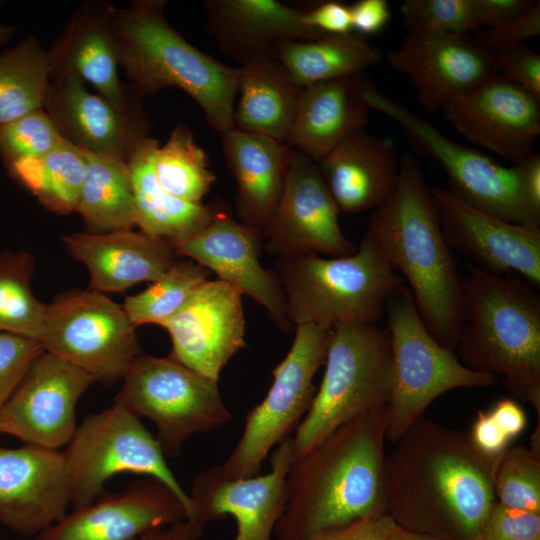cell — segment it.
Returning a JSON list of instances; mask_svg holds the SVG:
<instances>
[{
  "instance_id": "1",
  "label": "cell",
  "mask_w": 540,
  "mask_h": 540,
  "mask_svg": "<svg viewBox=\"0 0 540 540\" xmlns=\"http://www.w3.org/2000/svg\"><path fill=\"white\" fill-rule=\"evenodd\" d=\"M500 458L481 453L469 433L423 417L385 455V514L442 540H479Z\"/></svg>"
},
{
  "instance_id": "2",
  "label": "cell",
  "mask_w": 540,
  "mask_h": 540,
  "mask_svg": "<svg viewBox=\"0 0 540 540\" xmlns=\"http://www.w3.org/2000/svg\"><path fill=\"white\" fill-rule=\"evenodd\" d=\"M387 422V406L365 413L291 460L274 540H312L355 520L386 515Z\"/></svg>"
},
{
  "instance_id": "3",
  "label": "cell",
  "mask_w": 540,
  "mask_h": 540,
  "mask_svg": "<svg viewBox=\"0 0 540 540\" xmlns=\"http://www.w3.org/2000/svg\"><path fill=\"white\" fill-rule=\"evenodd\" d=\"M366 231L393 269L406 278L431 334L454 351L464 310L460 273L443 236L430 187L411 155L401 157L397 185L388 200L373 210Z\"/></svg>"
},
{
  "instance_id": "4",
  "label": "cell",
  "mask_w": 540,
  "mask_h": 540,
  "mask_svg": "<svg viewBox=\"0 0 540 540\" xmlns=\"http://www.w3.org/2000/svg\"><path fill=\"white\" fill-rule=\"evenodd\" d=\"M463 321L454 350L468 368L502 381L540 414V295L515 274L467 264L460 273Z\"/></svg>"
},
{
  "instance_id": "5",
  "label": "cell",
  "mask_w": 540,
  "mask_h": 540,
  "mask_svg": "<svg viewBox=\"0 0 540 540\" xmlns=\"http://www.w3.org/2000/svg\"><path fill=\"white\" fill-rule=\"evenodd\" d=\"M165 2L140 0L112 8L120 67L136 96L177 87L202 109L220 134L234 128L238 68L223 64L189 43L168 22Z\"/></svg>"
},
{
  "instance_id": "6",
  "label": "cell",
  "mask_w": 540,
  "mask_h": 540,
  "mask_svg": "<svg viewBox=\"0 0 540 540\" xmlns=\"http://www.w3.org/2000/svg\"><path fill=\"white\" fill-rule=\"evenodd\" d=\"M275 266L287 316L295 327L376 324L391 294L404 284L367 231L353 254L305 252L278 257Z\"/></svg>"
},
{
  "instance_id": "7",
  "label": "cell",
  "mask_w": 540,
  "mask_h": 540,
  "mask_svg": "<svg viewBox=\"0 0 540 540\" xmlns=\"http://www.w3.org/2000/svg\"><path fill=\"white\" fill-rule=\"evenodd\" d=\"M323 378L292 437V459L365 413L388 406L394 363L387 328L348 323L332 328Z\"/></svg>"
},
{
  "instance_id": "8",
  "label": "cell",
  "mask_w": 540,
  "mask_h": 540,
  "mask_svg": "<svg viewBox=\"0 0 540 540\" xmlns=\"http://www.w3.org/2000/svg\"><path fill=\"white\" fill-rule=\"evenodd\" d=\"M385 313L394 363L393 392L386 439L395 442L424 417L429 405L458 388L489 387L499 380L465 366L453 350L440 344L423 322L405 284L389 297Z\"/></svg>"
},
{
  "instance_id": "9",
  "label": "cell",
  "mask_w": 540,
  "mask_h": 540,
  "mask_svg": "<svg viewBox=\"0 0 540 540\" xmlns=\"http://www.w3.org/2000/svg\"><path fill=\"white\" fill-rule=\"evenodd\" d=\"M63 454L74 509L98 499L105 492L106 481L114 475L132 473L165 483L184 504L187 519L200 523L190 495L168 467L156 437L125 407L113 403L87 415Z\"/></svg>"
},
{
  "instance_id": "10",
  "label": "cell",
  "mask_w": 540,
  "mask_h": 540,
  "mask_svg": "<svg viewBox=\"0 0 540 540\" xmlns=\"http://www.w3.org/2000/svg\"><path fill=\"white\" fill-rule=\"evenodd\" d=\"M123 380L113 403L155 424V437L166 458L178 457L190 436L232 420L218 381L171 357L139 355Z\"/></svg>"
},
{
  "instance_id": "11",
  "label": "cell",
  "mask_w": 540,
  "mask_h": 540,
  "mask_svg": "<svg viewBox=\"0 0 540 540\" xmlns=\"http://www.w3.org/2000/svg\"><path fill=\"white\" fill-rule=\"evenodd\" d=\"M363 97L368 107L393 119L414 149L434 158L449 178V191L470 206L505 221L540 228L522 191L513 165L503 166L487 155L458 143L433 124L379 91L372 81Z\"/></svg>"
},
{
  "instance_id": "12",
  "label": "cell",
  "mask_w": 540,
  "mask_h": 540,
  "mask_svg": "<svg viewBox=\"0 0 540 540\" xmlns=\"http://www.w3.org/2000/svg\"><path fill=\"white\" fill-rule=\"evenodd\" d=\"M331 330L309 324L296 326L289 352L272 371L270 389L247 413L238 443L220 464L226 475L234 478L260 475L270 451L296 430L317 392L313 378L325 363Z\"/></svg>"
},
{
  "instance_id": "13",
  "label": "cell",
  "mask_w": 540,
  "mask_h": 540,
  "mask_svg": "<svg viewBox=\"0 0 540 540\" xmlns=\"http://www.w3.org/2000/svg\"><path fill=\"white\" fill-rule=\"evenodd\" d=\"M40 343L106 386L123 379L140 355L123 306L91 289L63 294L47 305Z\"/></svg>"
},
{
  "instance_id": "14",
  "label": "cell",
  "mask_w": 540,
  "mask_h": 540,
  "mask_svg": "<svg viewBox=\"0 0 540 540\" xmlns=\"http://www.w3.org/2000/svg\"><path fill=\"white\" fill-rule=\"evenodd\" d=\"M92 383L84 370L44 350L0 411V433L59 450L76 431V405Z\"/></svg>"
},
{
  "instance_id": "15",
  "label": "cell",
  "mask_w": 540,
  "mask_h": 540,
  "mask_svg": "<svg viewBox=\"0 0 540 540\" xmlns=\"http://www.w3.org/2000/svg\"><path fill=\"white\" fill-rule=\"evenodd\" d=\"M339 214L316 163L291 149L280 200L262 232L265 247L277 258L305 252L327 257L353 254L357 245L342 232Z\"/></svg>"
},
{
  "instance_id": "16",
  "label": "cell",
  "mask_w": 540,
  "mask_h": 540,
  "mask_svg": "<svg viewBox=\"0 0 540 540\" xmlns=\"http://www.w3.org/2000/svg\"><path fill=\"white\" fill-rule=\"evenodd\" d=\"M386 59L410 81L428 113L442 110L499 72L496 53L477 45L471 35L408 30L401 47L389 51Z\"/></svg>"
},
{
  "instance_id": "17",
  "label": "cell",
  "mask_w": 540,
  "mask_h": 540,
  "mask_svg": "<svg viewBox=\"0 0 540 540\" xmlns=\"http://www.w3.org/2000/svg\"><path fill=\"white\" fill-rule=\"evenodd\" d=\"M448 247L494 275L515 274L540 286V228L480 211L448 189L430 187Z\"/></svg>"
},
{
  "instance_id": "18",
  "label": "cell",
  "mask_w": 540,
  "mask_h": 540,
  "mask_svg": "<svg viewBox=\"0 0 540 540\" xmlns=\"http://www.w3.org/2000/svg\"><path fill=\"white\" fill-rule=\"evenodd\" d=\"M262 244V233L237 222L222 203H216L208 225L173 243L177 257L199 263L215 273L218 280L250 296L279 328L288 331L292 324L281 283L275 273L260 263Z\"/></svg>"
},
{
  "instance_id": "19",
  "label": "cell",
  "mask_w": 540,
  "mask_h": 540,
  "mask_svg": "<svg viewBox=\"0 0 540 540\" xmlns=\"http://www.w3.org/2000/svg\"><path fill=\"white\" fill-rule=\"evenodd\" d=\"M292 437L278 444L270 456V470L248 478L226 475L220 465L202 471L189 494L197 520L206 524L233 517V540H273L286 501V477L292 460Z\"/></svg>"
},
{
  "instance_id": "20",
  "label": "cell",
  "mask_w": 540,
  "mask_h": 540,
  "mask_svg": "<svg viewBox=\"0 0 540 540\" xmlns=\"http://www.w3.org/2000/svg\"><path fill=\"white\" fill-rule=\"evenodd\" d=\"M441 111L463 137L513 165L535 152L540 101L500 75L451 99Z\"/></svg>"
},
{
  "instance_id": "21",
  "label": "cell",
  "mask_w": 540,
  "mask_h": 540,
  "mask_svg": "<svg viewBox=\"0 0 540 540\" xmlns=\"http://www.w3.org/2000/svg\"><path fill=\"white\" fill-rule=\"evenodd\" d=\"M187 518L184 504L165 483L145 477L118 493L104 492L33 540H139L151 530Z\"/></svg>"
},
{
  "instance_id": "22",
  "label": "cell",
  "mask_w": 540,
  "mask_h": 540,
  "mask_svg": "<svg viewBox=\"0 0 540 540\" xmlns=\"http://www.w3.org/2000/svg\"><path fill=\"white\" fill-rule=\"evenodd\" d=\"M71 504L63 451L0 448V524L35 536L62 520Z\"/></svg>"
},
{
  "instance_id": "23",
  "label": "cell",
  "mask_w": 540,
  "mask_h": 540,
  "mask_svg": "<svg viewBox=\"0 0 540 540\" xmlns=\"http://www.w3.org/2000/svg\"><path fill=\"white\" fill-rule=\"evenodd\" d=\"M242 294L218 279L206 281L162 327L171 358L218 381L228 361L245 346Z\"/></svg>"
},
{
  "instance_id": "24",
  "label": "cell",
  "mask_w": 540,
  "mask_h": 540,
  "mask_svg": "<svg viewBox=\"0 0 540 540\" xmlns=\"http://www.w3.org/2000/svg\"><path fill=\"white\" fill-rule=\"evenodd\" d=\"M43 109L74 146L125 162L149 137L150 124L140 104L120 110L75 75L50 81Z\"/></svg>"
},
{
  "instance_id": "25",
  "label": "cell",
  "mask_w": 540,
  "mask_h": 540,
  "mask_svg": "<svg viewBox=\"0 0 540 540\" xmlns=\"http://www.w3.org/2000/svg\"><path fill=\"white\" fill-rule=\"evenodd\" d=\"M204 10L209 35L240 66L277 57L286 42L327 35L304 22V9L277 0H207Z\"/></svg>"
},
{
  "instance_id": "26",
  "label": "cell",
  "mask_w": 540,
  "mask_h": 540,
  "mask_svg": "<svg viewBox=\"0 0 540 540\" xmlns=\"http://www.w3.org/2000/svg\"><path fill=\"white\" fill-rule=\"evenodd\" d=\"M113 5L81 4L63 32L48 50L50 81L75 75L91 84L103 98L120 110L139 104L119 78L118 48L112 27Z\"/></svg>"
},
{
  "instance_id": "27",
  "label": "cell",
  "mask_w": 540,
  "mask_h": 540,
  "mask_svg": "<svg viewBox=\"0 0 540 540\" xmlns=\"http://www.w3.org/2000/svg\"><path fill=\"white\" fill-rule=\"evenodd\" d=\"M70 255L89 272V288L123 292L139 282L156 281L176 260L171 241L142 231L79 232L62 236Z\"/></svg>"
},
{
  "instance_id": "28",
  "label": "cell",
  "mask_w": 540,
  "mask_h": 540,
  "mask_svg": "<svg viewBox=\"0 0 540 540\" xmlns=\"http://www.w3.org/2000/svg\"><path fill=\"white\" fill-rule=\"evenodd\" d=\"M340 213L374 210L393 193L399 176L394 142L359 130L315 162Z\"/></svg>"
},
{
  "instance_id": "29",
  "label": "cell",
  "mask_w": 540,
  "mask_h": 540,
  "mask_svg": "<svg viewBox=\"0 0 540 540\" xmlns=\"http://www.w3.org/2000/svg\"><path fill=\"white\" fill-rule=\"evenodd\" d=\"M370 82L364 72L303 87L284 143L319 161L344 138L363 129L370 110L363 91Z\"/></svg>"
},
{
  "instance_id": "30",
  "label": "cell",
  "mask_w": 540,
  "mask_h": 540,
  "mask_svg": "<svg viewBox=\"0 0 540 540\" xmlns=\"http://www.w3.org/2000/svg\"><path fill=\"white\" fill-rule=\"evenodd\" d=\"M221 147L237 186V216L241 223L262 233L280 200L291 148L282 141L236 128L221 134Z\"/></svg>"
},
{
  "instance_id": "31",
  "label": "cell",
  "mask_w": 540,
  "mask_h": 540,
  "mask_svg": "<svg viewBox=\"0 0 540 540\" xmlns=\"http://www.w3.org/2000/svg\"><path fill=\"white\" fill-rule=\"evenodd\" d=\"M302 89L278 57H264L240 66L234 128L284 142Z\"/></svg>"
},
{
  "instance_id": "32",
  "label": "cell",
  "mask_w": 540,
  "mask_h": 540,
  "mask_svg": "<svg viewBox=\"0 0 540 540\" xmlns=\"http://www.w3.org/2000/svg\"><path fill=\"white\" fill-rule=\"evenodd\" d=\"M158 146V140L149 136L127 161L132 182L135 223L140 231L175 243L208 225L215 214L216 203H190L164 191L153 171V158Z\"/></svg>"
},
{
  "instance_id": "33",
  "label": "cell",
  "mask_w": 540,
  "mask_h": 540,
  "mask_svg": "<svg viewBox=\"0 0 540 540\" xmlns=\"http://www.w3.org/2000/svg\"><path fill=\"white\" fill-rule=\"evenodd\" d=\"M380 49L354 32L282 44L278 59L302 87L364 73L381 59Z\"/></svg>"
},
{
  "instance_id": "34",
  "label": "cell",
  "mask_w": 540,
  "mask_h": 540,
  "mask_svg": "<svg viewBox=\"0 0 540 540\" xmlns=\"http://www.w3.org/2000/svg\"><path fill=\"white\" fill-rule=\"evenodd\" d=\"M86 176L76 212L88 232L106 233L136 226L132 182L127 162L82 150Z\"/></svg>"
},
{
  "instance_id": "35",
  "label": "cell",
  "mask_w": 540,
  "mask_h": 540,
  "mask_svg": "<svg viewBox=\"0 0 540 540\" xmlns=\"http://www.w3.org/2000/svg\"><path fill=\"white\" fill-rule=\"evenodd\" d=\"M6 169L49 211H76L86 176V160L83 151L66 139L43 157L20 161Z\"/></svg>"
},
{
  "instance_id": "36",
  "label": "cell",
  "mask_w": 540,
  "mask_h": 540,
  "mask_svg": "<svg viewBox=\"0 0 540 540\" xmlns=\"http://www.w3.org/2000/svg\"><path fill=\"white\" fill-rule=\"evenodd\" d=\"M51 61L36 37L0 53V126L43 109Z\"/></svg>"
},
{
  "instance_id": "37",
  "label": "cell",
  "mask_w": 540,
  "mask_h": 540,
  "mask_svg": "<svg viewBox=\"0 0 540 540\" xmlns=\"http://www.w3.org/2000/svg\"><path fill=\"white\" fill-rule=\"evenodd\" d=\"M209 164L192 131L178 124L166 143L156 149L153 171L158 184L168 194L190 203H202L216 180Z\"/></svg>"
},
{
  "instance_id": "38",
  "label": "cell",
  "mask_w": 540,
  "mask_h": 540,
  "mask_svg": "<svg viewBox=\"0 0 540 540\" xmlns=\"http://www.w3.org/2000/svg\"><path fill=\"white\" fill-rule=\"evenodd\" d=\"M210 275L207 268L191 259H176L148 288L126 297L123 308L135 328L144 324L163 326L188 303Z\"/></svg>"
},
{
  "instance_id": "39",
  "label": "cell",
  "mask_w": 540,
  "mask_h": 540,
  "mask_svg": "<svg viewBox=\"0 0 540 540\" xmlns=\"http://www.w3.org/2000/svg\"><path fill=\"white\" fill-rule=\"evenodd\" d=\"M35 261L27 252L0 254V333L40 342L47 304L31 289Z\"/></svg>"
},
{
  "instance_id": "40",
  "label": "cell",
  "mask_w": 540,
  "mask_h": 540,
  "mask_svg": "<svg viewBox=\"0 0 540 540\" xmlns=\"http://www.w3.org/2000/svg\"><path fill=\"white\" fill-rule=\"evenodd\" d=\"M494 493L505 506L540 513V450L508 447L496 468Z\"/></svg>"
},
{
  "instance_id": "41",
  "label": "cell",
  "mask_w": 540,
  "mask_h": 540,
  "mask_svg": "<svg viewBox=\"0 0 540 540\" xmlns=\"http://www.w3.org/2000/svg\"><path fill=\"white\" fill-rule=\"evenodd\" d=\"M63 139L44 109L0 126V157L6 168L43 157Z\"/></svg>"
},
{
  "instance_id": "42",
  "label": "cell",
  "mask_w": 540,
  "mask_h": 540,
  "mask_svg": "<svg viewBox=\"0 0 540 540\" xmlns=\"http://www.w3.org/2000/svg\"><path fill=\"white\" fill-rule=\"evenodd\" d=\"M408 30L471 35L481 27L471 0H407L400 7Z\"/></svg>"
},
{
  "instance_id": "43",
  "label": "cell",
  "mask_w": 540,
  "mask_h": 540,
  "mask_svg": "<svg viewBox=\"0 0 540 540\" xmlns=\"http://www.w3.org/2000/svg\"><path fill=\"white\" fill-rule=\"evenodd\" d=\"M44 351L36 340L0 333V411L33 359Z\"/></svg>"
},
{
  "instance_id": "44",
  "label": "cell",
  "mask_w": 540,
  "mask_h": 540,
  "mask_svg": "<svg viewBox=\"0 0 540 540\" xmlns=\"http://www.w3.org/2000/svg\"><path fill=\"white\" fill-rule=\"evenodd\" d=\"M479 540H540V513L495 502L483 524Z\"/></svg>"
},
{
  "instance_id": "45",
  "label": "cell",
  "mask_w": 540,
  "mask_h": 540,
  "mask_svg": "<svg viewBox=\"0 0 540 540\" xmlns=\"http://www.w3.org/2000/svg\"><path fill=\"white\" fill-rule=\"evenodd\" d=\"M540 34V2L524 14L500 26L481 29L471 34L474 42L483 49L497 53L520 44Z\"/></svg>"
},
{
  "instance_id": "46",
  "label": "cell",
  "mask_w": 540,
  "mask_h": 540,
  "mask_svg": "<svg viewBox=\"0 0 540 540\" xmlns=\"http://www.w3.org/2000/svg\"><path fill=\"white\" fill-rule=\"evenodd\" d=\"M498 75L540 101V55L524 44L497 52Z\"/></svg>"
},
{
  "instance_id": "47",
  "label": "cell",
  "mask_w": 540,
  "mask_h": 540,
  "mask_svg": "<svg viewBox=\"0 0 540 540\" xmlns=\"http://www.w3.org/2000/svg\"><path fill=\"white\" fill-rule=\"evenodd\" d=\"M394 526V521L387 515L362 518L323 531L312 540H389Z\"/></svg>"
},
{
  "instance_id": "48",
  "label": "cell",
  "mask_w": 540,
  "mask_h": 540,
  "mask_svg": "<svg viewBox=\"0 0 540 540\" xmlns=\"http://www.w3.org/2000/svg\"><path fill=\"white\" fill-rule=\"evenodd\" d=\"M303 20L327 35L353 32L350 6L339 1H325L304 9Z\"/></svg>"
},
{
  "instance_id": "49",
  "label": "cell",
  "mask_w": 540,
  "mask_h": 540,
  "mask_svg": "<svg viewBox=\"0 0 540 540\" xmlns=\"http://www.w3.org/2000/svg\"><path fill=\"white\" fill-rule=\"evenodd\" d=\"M481 29L494 28L527 12L534 0H471Z\"/></svg>"
},
{
  "instance_id": "50",
  "label": "cell",
  "mask_w": 540,
  "mask_h": 540,
  "mask_svg": "<svg viewBox=\"0 0 540 540\" xmlns=\"http://www.w3.org/2000/svg\"><path fill=\"white\" fill-rule=\"evenodd\" d=\"M474 446L490 457L501 456L511 439L501 430L490 412L479 410L469 433Z\"/></svg>"
},
{
  "instance_id": "51",
  "label": "cell",
  "mask_w": 540,
  "mask_h": 540,
  "mask_svg": "<svg viewBox=\"0 0 540 540\" xmlns=\"http://www.w3.org/2000/svg\"><path fill=\"white\" fill-rule=\"evenodd\" d=\"M353 32L361 36L380 32L391 18L386 0H359L350 6Z\"/></svg>"
},
{
  "instance_id": "52",
  "label": "cell",
  "mask_w": 540,
  "mask_h": 540,
  "mask_svg": "<svg viewBox=\"0 0 540 540\" xmlns=\"http://www.w3.org/2000/svg\"><path fill=\"white\" fill-rule=\"evenodd\" d=\"M523 194L531 209L540 215V156L534 152L523 161L514 164Z\"/></svg>"
},
{
  "instance_id": "53",
  "label": "cell",
  "mask_w": 540,
  "mask_h": 540,
  "mask_svg": "<svg viewBox=\"0 0 540 540\" xmlns=\"http://www.w3.org/2000/svg\"><path fill=\"white\" fill-rule=\"evenodd\" d=\"M501 430L512 440L526 427L524 410L513 399H501L489 411Z\"/></svg>"
},
{
  "instance_id": "54",
  "label": "cell",
  "mask_w": 540,
  "mask_h": 540,
  "mask_svg": "<svg viewBox=\"0 0 540 540\" xmlns=\"http://www.w3.org/2000/svg\"><path fill=\"white\" fill-rule=\"evenodd\" d=\"M204 527L196 521L186 519L166 527L151 530L139 540H200L204 533Z\"/></svg>"
},
{
  "instance_id": "55",
  "label": "cell",
  "mask_w": 540,
  "mask_h": 540,
  "mask_svg": "<svg viewBox=\"0 0 540 540\" xmlns=\"http://www.w3.org/2000/svg\"><path fill=\"white\" fill-rule=\"evenodd\" d=\"M389 540H442L434 536L411 531L395 524Z\"/></svg>"
},
{
  "instance_id": "56",
  "label": "cell",
  "mask_w": 540,
  "mask_h": 540,
  "mask_svg": "<svg viewBox=\"0 0 540 540\" xmlns=\"http://www.w3.org/2000/svg\"><path fill=\"white\" fill-rule=\"evenodd\" d=\"M15 30L16 28L14 26H0V46L10 40Z\"/></svg>"
}]
</instances>
